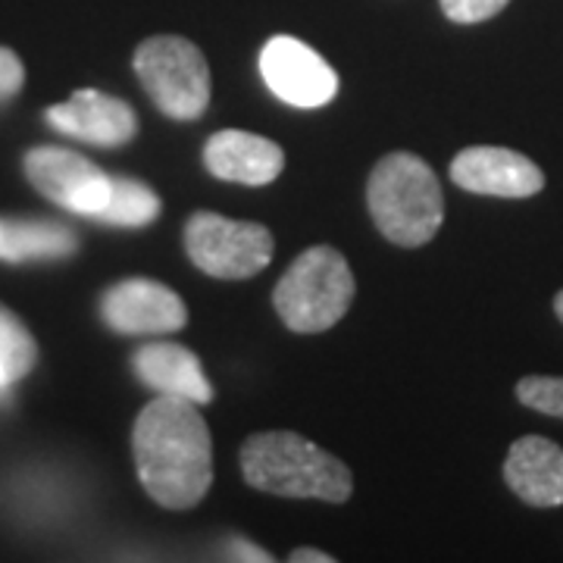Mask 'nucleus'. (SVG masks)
<instances>
[{"label":"nucleus","mask_w":563,"mask_h":563,"mask_svg":"<svg viewBox=\"0 0 563 563\" xmlns=\"http://www.w3.org/2000/svg\"><path fill=\"white\" fill-rule=\"evenodd\" d=\"M510 0H442V13L457 25H476V22L498 16Z\"/></svg>","instance_id":"obj_19"},{"label":"nucleus","mask_w":563,"mask_h":563,"mask_svg":"<svg viewBox=\"0 0 563 563\" xmlns=\"http://www.w3.org/2000/svg\"><path fill=\"white\" fill-rule=\"evenodd\" d=\"M25 81V69H22L20 57L10 47H0V101H10L22 91Z\"/></svg>","instance_id":"obj_20"},{"label":"nucleus","mask_w":563,"mask_h":563,"mask_svg":"<svg viewBox=\"0 0 563 563\" xmlns=\"http://www.w3.org/2000/svg\"><path fill=\"white\" fill-rule=\"evenodd\" d=\"M132 369H135L141 385L154 388L157 395L185 398V401H195L198 407L213 401V385L207 383L198 354L188 351L185 344H144L132 357Z\"/></svg>","instance_id":"obj_14"},{"label":"nucleus","mask_w":563,"mask_h":563,"mask_svg":"<svg viewBox=\"0 0 563 563\" xmlns=\"http://www.w3.org/2000/svg\"><path fill=\"white\" fill-rule=\"evenodd\" d=\"M25 176L47 201L60 203L81 217H98L110 201L113 179L91 161L66 147H32L25 154Z\"/></svg>","instance_id":"obj_8"},{"label":"nucleus","mask_w":563,"mask_h":563,"mask_svg":"<svg viewBox=\"0 0 563 563\" xmlns=\"http://www.w3.org/2000/svg\"><path fill=\"white\" fill-rule=\"evenodd\" d=\"M135 76L163 117L195 122L210 103V66L198 44L179 35L141 41L135 51Z\"/></svg>","instance_id":"obj_5"},{"label":"nucleus","mask_w":563,"mask_h":563,"mask_svg":"<svg viewBox=\"0 0 563 563\" xmlns=\"http://www.w3.org/2000/svg\"><path fill=\"white\" fill-rule=\"evenodd\" d=\"M504 479L520 501L532 507L563 504V448L542 435H523L510 444Z\"/></svg>","instance_id":"obj_13"},{"label":"nucleus","mask_w":563,"mask_h":563,"mask_svg":"<svg viewBox=\"0 0 563 563\" xmlns=\"http://www.w3.org/2000/svg\"><path fill=\"white\" fill-rule=\"evenodd\" d=\"M451 181L485 198H532L544 188V173L510 147H466L451 161Z\"/></svg>","instance_id":"obj_10"},{"label":"nucleus","mask_w":563,"mask_h":563,"mask_svg":"<svg viewBox=\"0 0 563 563\" xmlns=\"http://www.w3.org/2000/svg\"><path fill=\"white\" fill-rule=\"evenodd\" d=\"M188 261L213 279H251L273 261V232L261 222H242L220 213H195L185 222Z\"/></svg>","instance_id":"obj_6"},{"label":"nucleus","mask_w":563,"mask_h":563,"mask_svg":"<svg viewBox=\"0 0 563 563\" xmlns=\"http://www.w3.org/2000/svg\"><path fill=\"white\" fill-rule=\"evenodd\" d=\"M354 273L342 251L317 244L307 247L298 261L285 269L273 291V307L279 320L298 335H317L339 325L354 301Z\"/></svg>","instance_id":"obj_4"},{"label":"nucleus","mask_w":563,"mask_h":563,"mask_svg":"<svg viewBox=\"0 0 563 563\" xmlns=\"http://www.w3.org/2000/svg\"><path fill=\"white\" fill-rule=\"evenodd\" d=\"M261 76L279 101L301 110L325 107L339 95L335 69L310 44L291 35H276L263 44Z\"/></svg>","instance_id":"obj_7"},{"label":"nucleus","mask_w":563,"mask_h":563,"mask_svg":"<svg viewBox=\"0 0 563 563\" xmlns=\"http://www.w3.org/2000/svg\"><path fill=\"white\" fill-rule=\"evenodd\" d=\"M554 313H558V320L563 322V291L554 298Z\"/></svg>","instance_id":"obj_23"},{"label":"nucleus","mask_w":563,"mask_h":563,"mask_svg":"<svg viewBox=\"0 0 563 563\" xmlns=\"http://www.w3.org/2000/svg\"><path fill=\"white\" fill-rule=\"evenodd\" d=\"M79 239L60 225L44 220H0V261H60L76 251Z\"/></svg>","instance_id":"obj_15"},{"label":"nucleus","mask_w":563,"mask_h":563,"mask_svg":"<svg viewBox=\"0 0 563 563\" xmlns=\"http://www.w3.org/2000/svg\"><path fill=\"white\" fill-rule=\"evenodd\" d=\"M141 488L166 510H191L213 485V439L198 404L161 395L132 429Z\"/></svg>","instance_id":"obj_1"},{"label":"nucleus","mask_w":563,"mask_h":563,"mask_svg":"<svg viewBox=\"0 0 563 563\" xmlns=\"http://www.w3.org/2000/svg\"><path fill=\"white\" fill-rule=\"evenodd\" d=\"M44 117L63 135H73L98 147H122L139 132V113L120 98L95 88L76 91L69 101L47 107Z\"/></svg>","instance_id":"obj_11"},{"label":"nucleus","mask_w":563,"mask_h":563,"mask_svg":"<svg viewBox=\"0 0 563 563\" xmlns=\"http://www.w3.org/2000/svg\"><path fill=\"white\" fill-rule=\"evenodd\" d=\"M35 361H38V344L29 335V329L13 313L0 310V391L29 376Z\"/></svg>","instance_id":"obj_17"},{"label":"nucleus","mask_w":563,"mask_h":563,"mask_svg":"<svg viewBox=\"0 0 563 563\" xmlns=\"http://www.w3.org/2000/svg\"><path fill=\"white\" fill-rule=\"evenodd\" d=\"M225 551H232V554H229L232 561H269V554L263 551L261 544L244 542V539H232V542L225 544Z\"/></svg>","instance_id":"obj_21"},{"label":"nucleus","mask_w":563,"mask_h":563,"mask_svg":"<svg viewBox=\"0 0 563 563\" xmlns=\"http://www.w3.org/2000/svg\"><path fill=\"white\" fill-rule=\"evenodd\" d=\"M244 483L279 498L344 504L354 492L351 470L298 432H257L242 444Z\"/></svg>","instance_id":"obj_2"},{"label":"nucleus","mask_w":563,"mask_h":563,"mask_svg":"<svg viewBox=\"0 0 563 563\" xmlns=\"http://www.w3.org/2000/svg\"><path fill=\"white\" fill-rule=\"evenodd\" d=\"M291 563H332L335 558L332 554H325V551H317V548H298V551H291Z\"/></svg>","instance_id":"obj_22"},{"label":"nucleus","mask_w":563,"mask_h":563,"mask_svg":"<svg viewBox=\"0 0 563 563\" xmlns=\"http://www.w3.org/2000/svg\"><path fill=\"white\" fill-rule=\"evenodd\" d=\"M101 317L120 335H173L185 329L188 307L169 285L139 276L103 291Z\"/></svg>","instance_id":"obj_9"},{"label":"nucleus","mask_w":563,"mask_h":563,"mask_svg":"<svg viewBox=\"0 0 563 563\" xmlns=\"http://www.w3.org/2000/svg\"><path fill=\"white\" fill-rule=\"evenodd\" d=\"M161 217V198L157 191H151L147 185L135 179L117 176L110 185V201L103 203V210L95 220L107 225H125V229H139Z\"/></svg>","instance_id":"obj_16"},{"label":"nucleus","mask_w":563,"mask_h":563,"mask_svg":"<svg viewBox=\"0 0 563 563\" xmlns=\"http://www.w3.org/2000/svg\"><path fill=\"white\" fill-rule=\"evenodd\" d=\"M517 398L548 417L563 420V379L561 376H526L517 383Z\"/></svg>","instance_id":"obj_18"},{"label":"nucleus","mask_w":563,"mask_h":563,"mask_svg":"<svg viewBox=\"0 0 563 563\" xmlns=\"http://www.w3.org/2000/svg\"><path fill=\"white\" fill-rule=\"evenodd\" d=\"M203 166L210 176L239 185H269L279 179L285 154L276 141L244 132V129H222L203 144Z\"/></svg>","instance_id":"obj_12"},{"label":"nucleus","mask_w":563,"mask_h":563,"mask_svg":"<svg viewBox=\"0 0 563 563\" xmlns=\"http://www.w3.org/2000/svg\"><path fill=\"white\" fill-rule=\"evenodd\" d=\"M366 207L385 239L398 247L429 244L444 222V195L432 166L410 154L395 151L376 163L366 181Z\"/></svg>","instance_id":"obj_3"}]
</instances>
